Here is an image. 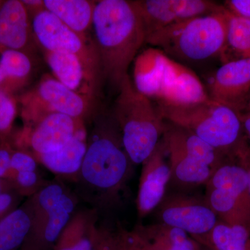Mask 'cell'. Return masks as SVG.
I'll use <instances>...</instances> for the list:
<instances>
[{
	"label": "cell",
	"mask_w": 250,
	"mask_h": 250,
	"mask_svg": "<svg viewBox=\"0 0 250 250\" xmlns=\"http://www.w3.org/2000/svg\"><path fill=\"white\" fill-rule=\"evenodd\" d=\"M92 29L104 80L117 90L146 42L142 17L134 1L101 0L95 2Z\"/></svg>",
	"instance_id": "1"
},
{
	"label": "cell",
	"mask_w": 250,
	"mask_h": 250,
	"mask_svg": "<svg viewBox=\"0 0 250 250\" xmlns=\"http://www.w3.org/2000/svg\"><path fill=\"white\" fill-rule=\"evenodd\" d=\"M133 82L156 104L180 106L210 100L195 72L157 48L146 49L136 57Z\"/></svg>",
	"instance_id": "2"
},
{
	"label": "cell",
	"mask_w": 250,
	"mask_h": 250,
	"mask_svg": "<svg viewBox=\"0 0 250 250\" xmlns=\"http://www.w3.org/2000/svg\"><path fill=\"white\" fill-rule=\"evenodd\" d=\"M118 90L114 117L123 147L131 162L143 164L157 147L165 123L155 104L136 89L129 75Z\"/></svg>",
	"instance_id": "3"
},
{
	"label": "cell",
	"mask_w": 250,
	"mask_h": 250,
	"mask_svg": "<svg viewBox=\"0 0 250 250\" xmlns=\"http://www.w3.org/2000/svg\"><path fill=\"white\" fill-rule=\"evenodd\" d=\"M155 106L164 121L190 131L219 152L231 154L246 139L240 113L211 99L193 104Z\"/></svg>",
	"instance_id": "4"
},
{
	"label": "cell",
	"mask_w": 250,
	"mask_h": 250,
	"mask_svg": "<svg viewBox=\"0 0 250 250\" xmlns=\"http://www.w3.org/2000/svg\"><path fill=\"white\" fill-rule=\"evenodd\" d=\"M228 10L190 18L156 31L146 39L171 59L202 61L223 54L227 44Z\"/></svg>",
	"instance_id": "5"
},
{
	"label": "cell",
	"mask_w": 250,
	"mask_h": 250,
	"mask_svg": "<svg viewBox=\"0 0 250 250\" xmlns=\"http://www.w3.org/2000/svg\"><path fill=\"white\" fill-rule=\"evenodd\" d=\"M165 124L162 141L168 159L171 177L186 184H206L221 164L223 153L195 134Z\"/></svg>",
	"instance_id": "6"
},
{
	"label": "cell",
	"mask_w": 250,
	"mask_h": 250,
	"mask_svg": "<svg viewBox=\"0 0 250 250\" xmlns=\"http://www.w3.org/2000/svg\"><path fill=\"white\" fill-rule=\"evenodd\" d=\"M207 184L208 205L222 222L250 231L249 180L245 167L238 161L221 163Z\"/></svg>",
	"instance_id": "7"
},
{
	"label": "cell",
	"mask_w": 250,
	"mask_h": 250,
	"mask_svg": "<svg viewBox=\"0 0 250 250\" xmlns=\"http://www.w3.org/2000/svg\"><path fill=\"white\" fill-rule=\"evenodd\" d=\"M130 160L122 140L100 132L87 145L81 173L90 186L104 192L116 190L127 177Z\"/></svg>",
	"instance_id": "8"
},
{
	"label": "cell",
	"mask_w": 250,
	"mask_h": 250,
	"mask_svg": "<svg viewBox=\"0 0 250 250\" xmlns=\"http://www.w3.org/2000/svg\"><path fill=\"white\" fill-rule=\"evenodd\" d=\"M30 19L34 40L44 50L75 54L100 85L104 80L103 68L93 41L72 31L47 10L36 13Z\"/></svg>",
	"instance_id": "9"
},
{
	"label": "cell",
	"mask_w": 250,
	"mask_h": 250,
	"mask_svg": "<svg viewBox=\"0 0 250 250\" xmlns=\"http://www.w3.org/2000/svg\"><path fill=\"white\" fill-rule=\"evenodd\" d=\"M91 100L70 90L57 79L46 76L35 89L21 97L22 116L29 126L52 113L82 120L89 111Z\"/></svg>",
	"instance_id": "10"
},
{
	"label": "cell",
	"mask_w": 250,
	"mask_h": 250,
	"mask_svg": "<svg viewBox=\"0 0 250 250\" xmlns=\"http://www.w3.org/2000/svg\"><path fill=\"white\" fill-rule=\"evenodd\" d=\"M146 39L156 31L190 18L220 12L225 6L208 0H136Z\"/></svg>",
	"instance_id": "11"
},
{
	"label": "cell",
	"mask_w": 250,
	"mask_h": 250,
	"mask_svg": "<svg viewBox=\"0 0 250 250\" xmlns=\"http://www.w3.org/2000/svg\"><path fill=\"white\" fill-rule=\"evenodd\" d=\"M159 216L161 223L185 231L196 241L208 234L218 223V215L208 204L179 195L163 204Z\"/></svg>",
	"instance_id": "12"
},
{
	"label": "cell",
	"mask_w": 250,
	"mask_h": 250,
	"mask_svg": "<svg viewBox=\"0 0 250 250\" xmlns=\"http://www.w3.org/2000/svg\"><path fill=\"white\" fill-rule=\"evenodd\" d=\"M208 85L212 100L240 113L250 93V58L225 62L210 77Z\"/></svg>",
	"instance_id": "13"
},
{
	"label": "cell",
	"mask_w": 250,
	"mask_h": 250,
	"mask_svg": "<svg viewBox=\"0 0 250 250\" xmlns=\"http://www.w3.org/2000/svg\"><path fill=\"white\" fill-rule=\"evenodd\" d=\"M83 129L82 120L62 113H52L27 126L24 136L37 156L60 149Z\"/></svg>",
	"instance_id": "14"
},
{
	"label": "cell",
	"mask_w": 250,
	"mask_h": 250,
	"mask_svg": "<svg viewBox=\"0 0 250 250\" xmlns=\"http://www.w3.org/2000/svg\"><path fill=\"white\" fill-rule=\"evenodd\" d=\"M164 145L159 142L152 155L143 164L137 206L139 215L144 217L160 205L171 178V169Z\"/></svg>",
	"instance_id": "15"
},
{
	"label": "cell",
	"mask_w": 250,
	"mask_h": 250,
	"mask_svg": "<svg viewBox=\"0 0 250 250\" xmlns=\"http://www.w3.org/2000/svg\"><path fill=\"white\" fill-rule=\"evenodd\" d=\"M121 238L130 250H200V243L190 235L162 223L140 227Z\"/></svg>",
	"instance_id": "16"
},
{
	"label": "cell",
	"mask_w": 250,
	"mask_h": 250,
	"mask_svg": "<svg viewBox=\"0 0 250 250\" xmlns=\"http://www.w3.org/2000/svg\"><path fill=\"white\" fill-rule=\"evenodd\" d=\"M34 40L30 16L22 1H4L0 9V52L15 49L29 54Z\"/></svg>",
	"instance_id": "17"
},
{
	"label": "cell",
	"mask_w": 250,
	"mask_h": 250,
	"mask_svg": "<svg viewBox=\"0 0 250 250\" xmlns=\"http://www.w3.org/2000/svg\"><path fill=\"white\" fill-rule=\"evenodd\" d=\"M45 59L55 79L70 90L93 100L100 85L75 54L45 51Z\"/></svg>",
	"instance_id": "18"
},
{
	"label": "cell",
	"mask_w": 250,
	"mask_h": 250,
	"mask_svg": "<svg viewBox=\"0 0 250 250\" xmlns=\"http://www.w3.org/2000/svg\"><path fill=\"white\" fill-rule=\"evenodd\" d=\"M96 1L87 0H44V8L72 31L84 38L92 28Z\"/></svg>",
	"instance_id": "19"
},
{
	"label": "cell",
	"mask_w": 250,
	"mask_h": 250,
	"mask_svg": "<svg viewBox=\"0 0 250 250\" xmlns=\"http://www.w3.org/2000/svg\"><path fill=\"white\" fill-rule=\"evenodd\" d=\"M86 134L84 128L60 149L38 156L49 170L61 174H71L81 170L86 152Z\"/></svg>",
	"instance_id": "20"
},
{
	"label": "cell",
	"mask_w": 250,
	"mask_h": 250,
	"mask_svg": "<svg viewBox=\"0 0 250 250\" xmlns=\"http://www.w3.org/2000/svg\"><path fill=\"white\" fill-rule=\"evenodd\" d=\"M100 236L88 217L76 215L61 234L53 250H94Z\"/></svg>",
	"instance_id": "21"
},
{
	"label": "cell",
	"mask_w": 250,
	"mask_h": 250,
	"mask_svg": "<svg viewBox=\"0 0 250 250\" xmlns=\"http://www.w3.org/2000/svg\"><path fill=\"white\" fill-rule=\"evenodd\" d=\"M32 216L27 209L20 208L0 218V250L21 248L32 229Z\"/></svg>",
	"instance_id": "22"
},
{
	"label": "cell",
	"mask_w": 250,
	"mask_h": 250,
	"mask_svg": "<svg viewBox=\"0 0 250 250\" xmlns=\"http://www.w3.org/2000/svg\"><path fill=\"white\" fill-rule=\"evenodd\" d=\"M250 231L240 225L218 222L208 234L197 240L213 250H250Z\"/></svg>",
	"instance_id": "23"
},
{
	"label": "cell",
	"mask_w": 250,
	"mask_h": 250,
	"mask_svg": "<svg viewBox=\"0 0 250 250\" xmlns=\"http://www.w3.org/2000/svg\"><path fill=\"white\" fill-rule=\"evenodd\" d=\"M0 66L6 75L13 95L27 84L33 71L29 54L15 49L0 52Z\"/></svg>",
	"instance_id": "24"
},
{
	"label": "cell",
	"mask_w": 250,
	"mask_h": 250,
	"mask_svg": "<svg viewBox=\"0 0 250 250\" xmlns=\"http://www.w3.org/2000/svg\"><path fill=\"white\" fill-rule=\"evenodd\" d=\"M229 51L236 56L235 59L250 58V20L228 10L227 44L222 56Z\"/></svg>",
	"instance_id": "25"
},
{
	"label": "cell",
	"mask_w": 250,
	"mask_h": 250,
	"mask_svg": "<svg viewBox=\"0 0 250 250\" xmlns=\"http://www.w3.org/2000/svg\"><path fill=\"white\" fill-rule=\"evenodd\" d=\"M17 111L14 95L0 89V140L5 139L11 132Z\"/></svg>",
	"instance_id": "26"
},
{
	"label": "cell",
	"mask_w": 250,
	"mask_h": 250,
	"mask_svg": "<svg viewBox=\"0 0 250 250\" xmlns=\"http://www.w3.org/2000/svg\"><path fill=\"white\" fill-rule=\"evenodd\" d=\"M64 194L62 188L59 184H52L44 188L39 193L38 199L41 209L45 213H47L59 203Z\"/></svg>",
	"instance_id": "27"
},
{
	"label": "cell",
	"mask_w": 250,
	"mask_h": 250,
	"mask_svg": "<svg viewBox=\"0 0 250 250\" xmlns=\"http://www.w3.org/2000/svg\"><path fill=\"white\" fill-rule=\"evenodd\" d=\"M11 169L16 173L25 171L34 172L36 169V161L32 156L24 151H14L11 156Z\"/></svg>",
	"instance_id": "28"
},
{
	"label": "cell",
	"mask_w": 250,
	"mask_h": 250,
	"mask_svg": "<svg viewBox=\"0 0 250 250\" xmlns=\"http://www.w3.org/2000/svg\"><path fill=\"white\" fill-rule=\"evenodd\" d=\"M224 6L231 14L250 20V0H228Z\"/></svg>",
	"instance_id": "29"
},
{
	"label": "cell",
	"mask_w": 250,
	"mask_h": 250,
	"mask_svg": "<svg viewBox=\"0 0 250 250\" xmlns=\"http://www.w3.org/2000/svg\"><path fill=\"white\" fill-rule=\"evenodd\" d=\"M237 161L245 167L249 180V190L250 194V146L247 142L246 139L235 149L232 153Z\"/></svg>",
	"instance_id": "30"
},
{
	"label": "cell",
	"mask_w": 250,
	"mask_h": 250,
	"mask_svg": "<svg viewBox=\"0 0 250 250\" xmlns=\"http://www.w3.org/2000/svg\"><path fill=\"white\" fill-rule=\"evenodd\" d=\"M94 250H122L121 237L100 234Z\"/></svg>",
	"instance_id": "31"
},
{
	"label": "cell",
	"mask_w": 250,
	"mask_h": 250,
	"mask_svg": "<svg viewBox=\"0 0 250 250\" xmlns=\"http://www.w3.org/2000/svg\"><path fill=\"white\" fill-rule=\"evenodd\" d=\"M16 183L23 188H29L33 187L38 181L37 174L35 171H25V172H16L15 175Z\"/></svg>",
	"instance_id": "32"
},
{
	"label": "cell",
	"mask_w": 250,
	"mask_h": 250,
	"mask_svg": "<svg viewBox=\"0 0 250 250\" xmlns=\"http://www.w3.org/2000/svg\"><path fill=\"white\" fill-rule=\"evenodd\" d=\"M14 201V196L10 192H3L0 194V218L12 210L11 209Z\"/></svg>",
	"instance_id": "33"
},
{
	"label": "cell",
	"mask_w": 250,
	"mask_h": 250,
	"mask_svg": "<svg viewBox=\"0 0 250 250\" xmlns=\"http://www.w3.org/2000/svg\"><path fill=\"white\" fill-rule=\"evenodd\" d=\"M240 116H241L244 132L246 133L247 137L249 139L250 141V93L248 100H247L246 106L240 112Z\"/></svg>",
	"instance_id": "34"
},
{
	"label": "cell",
	"mask_w": 250,
	"mask_h": 250,
	"mask_svg": "<svg viewBox=\"0 0 250 250\" xmlns=\"http://www.w3.org/2000/svg\"><path fill=\"white\" fill-rule=\"evenodd\" d=\"M121 242H122V243H121L122 250H130L129 249V248H126V247L125 246L124 243H123V242L122 241L121 238Z\"/></svg>",
	"instance_id": "35"
},
{
	"label": "cell",
	"mask_w": 250,
	"mask_h": 250,
	"mask_svg": "<svg viewBox=\"0 0 250 250\" xmlns=\"http://www.w3.org/2000/svg\"><path fill=\"white\" fill-rule=\"evenodd\" d=\"M3 191V186H2V182H1V179H0V194L2 193Z\"/></svg>",
	"instance_id": "36"
},
{
	"label": "cell",
	"mask_w": 250,
	"mask_h": 250,
	"mask_svg": "<svg viewBox=\"0 0 250 250\" xmlns=\"http://www.w3.org/2000/svg\"><path fill=\"white\" fill-rule=\"evenodd\" d=\"M3 3H4V1H0V9H1V6H2Z\"/></svg>",
	"instance_id": "37"
},
{
	"label": "cell",
	"mask_w": 250,
	"mask_h": 250,
	"mask_svg": "<svg viewBox=\"0 0 250 250\" xmlns=\"http://www.w3.org/2000/svg\"><path fill=\"white\" fill-rule=\"evenodd\" d=\"M249 246H250V241H249Z\"/></svg>",
	"instance_id": "38"
},
{
	"label": "cell",
	"mask_w": 250,
	"mask_h": 250,
	"mask_svg": "<svg viewBox=\"0 0 250 250\" xmlns=\"http://www.w3.org/2000/svg\"></svg>",
	"instance_id": "39"
}]
</instances>
